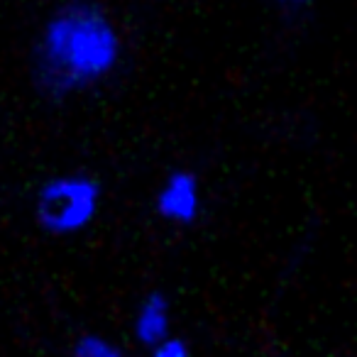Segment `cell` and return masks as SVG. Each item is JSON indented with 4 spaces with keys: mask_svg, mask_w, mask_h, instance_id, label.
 <instances>
[{
    "mask_svg": "<svg viewBox=\"0 0 357 357\" xmlns=\"http://www.w3.org/2000/svg\"><path fill=\"white\" fill-rule=\"evenodd\" d=\"M132 335L147 350L167 335H172V301L167 294L159 289L144 294L142 301L135 308Z\"/></svg>",
    "mask_w": 357,
    "mask_h": 357,
    "instance_id": "277c9868",
    "label": "cell"
},
{
    "mask_svg": "<svg viewBox=\"0 0 357 357\" xmlns=\"http://www.w3.org/2000/svg\"><path fill=\"white\" fill-rule=\"evenodd\" d=\"M204 191L201 181L191 169H174L167 174L154 194V211L162 220L178 228H189L201 218Z\"/></svg>",
    "mask_w": 357,
    "mask_h": 357,
    "instance_id": "3957f363",
    "label": "cell"
},
{
    "mask_svg": "<svg viewBox=\"0 0 357 357\" xmlns=\"http://www.w3.org/2000/svg\"><path fill=\"white\" fill-rule=\"evenodd\" d=\"M272 3H279V6H303V3H311V0H272Z\"/></svg>",
    "mask_w": 357,
    "mask_h": 357,
    "instance_id": "52a82bcc",
    "label": "cell"
},
{
    "mask_svg": "<svg viewBox=\"0 0 357 357\" xmlns=\"http://www.w3.org/2000/svg\"><path fill=\"white\" fill-rule=\"evenodd\" d=\"M125 56L120 25L98 0H64L47 15L32 47V84L52 103L96 91Z\"/></svg>",
    "mask_w": 357,
    "mask_h": 357,
    "instance_id": "6da1fadb",
    "label": "cell"
},
{
    "mask_svg": "<svg viewBox=\"0 0 357 357\" xmlns=\"http://www.w3.org/2000/svg\"><path fill=\"white\" fill-rule=\"evenodd\" d=\"M103 204V186L86 172L50 176L37 189L32 213L42 233L52 238H74L93 225Z\"/></svg>",
    "mask_w": 357,
    "mask_h": 357,
    "instance_id": "7a4b0ae2",
    "label": "cell"
},
{
    "mask_svg": "<svg viewBox=\"0 0 357 357\" xmlns=\"http://www.w3.org/2000/svg\"><path fill=\"white\" fill-rule=\"evenodd\" d=\"M69 357H125V352L98 333H84L74 340Z\"/></svg>",
    "mask_w": 357,
    "mask_h": 357,
    "instance_id": "5b68a950",
    "label": "cell"
},
{
    "mask_svg": "<svg viewBox=\"0 0 357 357\" xmlns=\"http://www.w3.org/2000/svg\"><path fill=\"white\" fill-rule=\"evenodd\" d=\"M149 357H194L191 355V345L178 335H167L159 340L157 345L149 347Z\"/></svg>",
    "mask_w": 357,
    "mask_h": 357,
    "instance_id": "8992f818",
    "label": "cell"
}]
</instances>
